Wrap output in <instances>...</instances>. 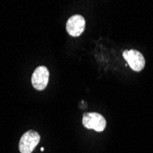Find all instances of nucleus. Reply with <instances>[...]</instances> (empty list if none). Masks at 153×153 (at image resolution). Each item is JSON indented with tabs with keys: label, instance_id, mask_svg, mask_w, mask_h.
I'll return each mask as SVG.
<instances>
[{
	"label": "nucleus",
	"instance_id": "nucleus-3",
	"mask_svg": "<svg viewBox=\"0 0 153 153\" xmlns=\"http://www.w3.org/2000/svg\"><path fill=\"white\" fill-rule=\"evenodd\" d=\"M123 57L128 62V64L130 66V68L135 72H140L145 67L146 61L143 55L136 50L125 51L123 52Z\"/></svg>",
	"mask_w": 153,
	"mask_h": 153
},
{
	"label": "nucleus",
	"instance_id": "nucleus-5",
	"mask_svg": "<svg viewBox=\"0 0 153 153\" xmlns=\"http://www.w3.org/2000/svg\"><path fill=\"white\" fill-rule=\"evenodd\" d=\"M85 19L81 15H74L68 19L66 23V30L69 35L79 37L85 30Z\"/></svg>",
	"mask_w": 153,
	"mask_h": 153
},
{
	"label": "nucleus",
	"instance_id": "nucleus-4",
	"mask_svg": "<svg viewBox=\"0 0 153 153\" xmlns=\"http://www.w3.org/2000/svg\"><path fill=\"white\" fill-rule=\"evenodd\" d=\"M49 78L50 73L45 66H39L36 68L31 77V82L33 87L38 91L44 90L48 85Z\"/></svg>",
	"mask_w": 153,
	"mask_h": 153
},
{
	"label": "nucleus",
	"instance_id": "nucleus-2",
	"mask_svg": "<svg viewBox=\"0 0 153 153\" xmlns=\"http://www.w3.org/2000/svg\"><path fill=\"white\" fill-rule=\"evenodd\" d=\"M40 137L38 132L34 130H29L24 133L19 140V151L21 153H31L38 143L39 142Z\"/></svg>",
	"mask_w": 153,
	"mask_h": 153
},
{
	"label": "nucleus",
	"instance_id": "nucleus-1",
	"mask_svg": "<svg viewBox=\"0 0 153 153\" xmlns=\"http://www.w3.org/2000/svg\"><path fill=\"white\" fill-rule=\"evenodd\" d=\"M82 125L87 129H94L97 132H102L105 128L106 120L99 113H85L82 117Z\"/></svg>",
	"mask_w": 153,
	"mask_h": 153
}]
</instances>
